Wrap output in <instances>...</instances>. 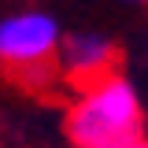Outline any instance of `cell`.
<instances>
[{
  "mask_svg": "<svg viewBox=\"0 0 148 148\" xmlns=\"http://www.w3.org/2000/svg\"><path fill=\"white\" fill-rule=\"evenodd\" d=\"M63 126L74 148H126L145 137L141 96L126 74L115 71L74 92Z\"/></svg>",
  "mask_w": 148,
  "mask_h": 148,
  "instance_id": "1",
  "label": "cell"
},
{
  "mask_svg": "<svg viewBox=\"0 0 148 148\" xmlns=\"http://www.w3.org/2000/svg\"><path fill=\"white\" fill-rule=\"evenodd\" d=\"M63 30L48 11H15L0 18V67L26 89H48L59 78Z\"/></svg>",
  "mask_w": 148,
  "mask_h": 148,
  "instance_id": "2",
  "label": "cell"
},
{
  "mask_svg": "<svg viewBox=\"0 0 148 148\" xmlns=\"http://www.w3.org/2000/svg\"><path fill=\"white\" fill-rule=\"evenodd\" d=\"M119 71V45L108 34L96 30H78V34L63 37L59 48V74L71 82L74 89H85L92 82L108 78Z\"/></svg>",
  "mask_w": 148,
  "mask_h": 148,
  "instance_id": "3",
  "label": "cell"
},
{
  "mask_svg": "<svg viewBox=\"0 0 148 148\" xmlns=\"http://www.w3.org/2000/svg\"><path fill=\"white\" fill-rule=\"evenodd\" d=\"M126 148H148V137H137V141H130Z\"/></svg>",
  "mask_w": 148,
  "mask_h": 148,
  "instance_id": "4",
  "label": "cell"
},
{
  "mask_svg": "<svg viewBox=\"0 0 148 148\" xmlns=\"http://www.w3.org/2000/svg\"><path fill=\"white\" fill-rule=\"evenodd\" d=\"M126 4H141V0H126Z\"/></svg>",
  "mask_w": 148,
  "mask_h": 148,
  "instance_id": "5",
  "label": "cell"
}]
</instances>
